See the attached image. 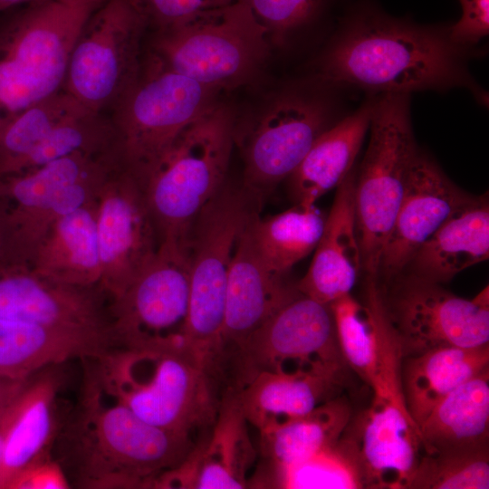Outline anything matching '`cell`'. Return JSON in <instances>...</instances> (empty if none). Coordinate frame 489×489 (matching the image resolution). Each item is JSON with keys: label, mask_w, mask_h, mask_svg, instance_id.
I'll use <instances>...</instances> for the list:
<instances>
[{"label": "cell", "mask_w": 489, "mask_h": 489, "mask_svg": "<svg viewBox=\"0 0 489 489\" xmlns=\"http://www.w3.org/2000/svg\"><path fill=\"white\" fill-rule=\"evenodd\" d=\"M466 53L449 40L447 27L420 25L363 5L347 14L318 73L326 83L377 95L465 87L484 101L465 66Z\"/></svg>", "instance_id": "6da1fadb"}, {"label": "cell", "mask_w": 489, "mask_h": 489, "mask_svg": "<svg viewBox=\"0 0 489 489\" xmlns=\"http://www.w3.org/2000/svg\"><path fill=\"white\" fill-rule=\"evenodd\" d=\"M84 361L78 403L54 440L56 460L78 488H152L196 441L149 424L116 401L105 404L92 360Z\"/></svg>", "instance_id": "7a4b0ae2"}, {"label": "cell", "mask_w": 489, "mask_h": 489, "mask_svg": "<svg viewBox=\"0 0 489 489\" xmlns=\"http://www.w3.org/2000/svg\"><path fill=\"white\" fill-rule=\"evenodd\" d=\"M92 365L104 394L149 424L197 442L216 419L223 391L186 351L115 348Z\"/></svg>", "instance_id": "3957f363"}, {"label": "cell", "mask_w": 489, "mask_h": 489, "mask_svg": "<svg viewBox=\"0 0 489 489\" xmlns=\"http://www.w3.org/2000/svg\"><path fill=\"white\" fill-rule=\"evenodd\" d=\"M259 201L242 187H225L191 222L189 308L186 350L208 372L219 370L226 285L237 240Z\"/></svg>", "instance_id": "277c9868"}, {"label": "cell", "mask_w": 489, "mask_h": 489, "mask_svg": "<svg viewBox=\"0 0 489 489\" xmlns=\"http://www.w3.org/2000/svg\"><path fill=\"white\" fill-rule=\"evenodd\" d=\"M235 137L234 112L218 102L178 135L139 182L160 242L185 238L225 185Z\"/></svg>", "instance_id": "5b68a950"}, {"label": "cell", "mask_w": 489, "mask_h": 489, "mask_svg": "<svg viewBox=\"0 0 489 489\" xmlns=\"http://www.w3.org/2000/svg\"><path fill=\"white\" fill-rule=\"evenodd\" d=\"M410 94L378 95L370 139L356 177L354 204L362 269L376 278L386 240L418 152L410 120Z\"/></svg>", "instance_id": "8992f818"}, {"label": "cell", "mask_w": 489, "mask_h": 489, "mask_svg": "<svg viewBox=\"0 0 489 489\" xmlns=\"http://www.w3.org/2000/svg\"><path fill=\"white\" fill-rule=\"evenodd\" d=\"M270 41L244 0L159 30L153 49L167 68L218 90L251 81Z\"/></svg>", "instance_id": "52a82bcc"}, {"label": "cell", "mask_w": 489, "mask_h": 489, "mask_svg": "<svg viewBox=\"0 0 489 489\" xmlns=\"http://www.w3.org/2000/svg\"><path fill=\"white\" fill-rule=\"evenodd\" d=\"M218 92L155 58L120 99L113 127L120 165L141 182L178 135L218 103Z\"/></svg>", "instance_id": "ba28073f"}, {"label": "cell", "mask_w": 489, "mask_h": 489, "mask_svg": "<svg viewBox=\"0 0 489 489\" xmlns=\"http://www.w3.org/2000/svg\"><path fill=\"white\" fill-rule=\"evenodd\" d=\"M189 255L186 238H166L126 288L110 299L116 348L186 350L189 308Z\"/></svg>", "instance_id": "9c48e42d"}, {"label": "cell", "mask_w": 489, "mask_h": 489, "mask_svg": "<svg viewBox=\"0 0 489 489\" xmlns=\"http://www.w3.org/2000/svg\"><path fill=\"white\" fill-rule=\"evenodd\" d=\"M389 280L395 282L385 289L377 285L402 359L441 347L489 344L488 286L466 300L414 273Z\"/></svg>", "instance_id": "30bf717a"}, {"label": "cell", "mask_w": 489, "mask_h": 489, "mask_svg": "<svg viewBox=\"0 0 489 489\" xmlns=\"http://www.w3.org/2000/svg\"><path fill=\"white\" fill-rule=\"evenodd\" d=\"M348 366L330 305L299 290L251 335L231 366L227 389L238 390L264 371Z\"/></svg>", "instance_id": "8fae6325"}, {"label": "cell", "mask_w": 489, "mask_h": 489, "mask_svg": "<svg viewBox=\"0 0 489 489\" xmlns=\"http://www.w3.org/2000/svg\"><path fill=\"white\" fill-rule=\"evenodd\" d=\"M145 25L132 0H105L72 50L62 90L98 113L121 99L138 78Z\"/></svg>", "instance_id": "7c38bea8"}, {"label": "cell", "mask_w": 489, "mask_h": 489, "mask_svg": "<svg viewBox=\"0 0 489 489\" xmlns=\"http://www.w3.org/2000/svg\"><path fill=\"white\" fill-rule=\"evenodd\" d=\"M330 116L328 103L319 97L298 91L276 96L243 139L242 187L261 201L296 169L329 128Z\"/></svg>", "instance_id": "4fadbf2b"}, {"label": "cell", "mask_w": 489, "mask_h": 489, "mask_svg": "<svg viewBox=\"0 0 489 489\" xmlns=\"http://www.w3.org/2000/svg\"><path fill=\"white\" fill-rule=\"evenodd\" d=\"M96 225L100 286L111 299L151 260L160 244L143 188L120 165L101 188Z\"/></svg>", "instance_id": "5bb4252c"}, {"label": "cell", "mask_w": 489, "mask_h": 489, "mask_svg": "<svg viewBox=\"0 0 489 489\" xmlns=\"http://www.w3.org/2000/svg\"><path fill=\"white\" fill-rule=\"evenodd\" d=\"M105 0H34L4 58L40 101L62 89L72 50Z\"/></svg>", "instance_id": "9a60e30c"}, {"label": "cell", "mask_w": 489, "mask_h": 489, "mask_svg": "<svg viewBox=\"0 0 489 489\" xmlns=\"http://www.w3.org/2000/svg\"><path fill=\"white\" fill-rule=\"evenodd\" d=\"M109 296L99 287L64 284L26 265L0 270V319L111 333ZM113 337V336H112Z\"/></svg>", "instance_id": "2e32d148"}, {"label": "cell", "mask_w": 489, "mask_h": 489, "mask_svg": "<svg viewBox=\"0 0 489 489\" xmlns=\"http://www.w3.org/2000/svg\"><path fill=\"white\" fill-rule=\"evenodd\" d=\"M341 355L373 390L404 406L400 386L402 357L385 316L377 282L369 278L363 302L350 293L330 304Z\"/></svg>", "instance_id": "e0dca14e"}, {"label": "cell", "mask_w": 489, "mask_h": 489, "mask_svg": "<svg viewBox=\"0 0 489 489\" xmlns=\"http://www.w3.org/2000/svg\"><path fill=\"white\" fill-rule=\"evenodd\" d=\"M253 215L237 240L227 279L222 333L225 388L234 360L251 335L298 292L296 283L271 270L260 255L251 227Z\"/></svg>", "instance_id": "ac0fdd59"}, {"label": "cell", "mask_w": 489, "mask_h": 489, "mask_svg": "<svg viewBox=\"0 0 489 489\" xmlns=\"http://www.w3.org/2000/svg\"><path fill=\"white\" fill-rule=\"evenodd\" d=\"M236 390L221 398L211 428L177 466L159 475L153 488L241 489L256 458Z\"/></svg>", "instance_id": "d6986e66"}, {"label": "cell", "mask_w": 489, "mask_h": 489, "mask_svg": "<svg viewBox=\"0 0 489 489\" xmlns=\"http://www.w3.org/2000/svg\"><path fill=\"white\" fill-rule=\"evenodd\" d=\"M344 432L355 446L364 488L408 489L424 448L405 408L374 395Z\"/></svg>", "instance_id": "ffe728a7"}, {"label": "cell", "mask_w": 489, "mask_h": 489, "mask_svg": "<svg viewBox=\"0 0 489 489\" xmlns=\"http://www.w3.org/2000/svg\"><path fill=\"white\" fill-rule=\"evenodd\" d=\"M471 197L418 150L382 250L378 274L388 281L403 273L421 245Z\"/></svg>", "instance_id": "44dd1931"}, {"label": "cell", "mask_w": 489, "mask_h": 489, "mask_svg": "<svg viewBox=\"0 0 489 489\" xmlns=\"http://www.w3.org/2000/svg\"><path fill=\"white\" fill-rule=\"evenodd\" d=\"M60 365L46 367L26 379L0 410L4 449L0 489L34 460L51 451L60 429L57 396L62 384Z\"/></svg>", "instance_id": "7402d4cb"}, {"label": "cell", "mask_w": 489, "mask_h": 489, "mask_svg": "<svg viewBox=\"0 0 489 489\" xmlns=\"http://www.w3.org/2000/svg\"><path fill=\"white\" fill-rule=\"evenodd\" d=\"M355 182L352 169L336 187L312 261L296 283L302 294L323 304L330 305L350 293L362 268L355 219Z\"/></svg>", "instance_id": "603a6c76"}, {"label": "cell", "mask_w": 489, "mask_h": 489, "mask_svg": "<svg viewBox=\"0 0 489 489\" xmlns=\"http://www.w3.org/2000/svg\"><path fill=\"white\" fill-rule=\"evenodd\" d=\"M348 369L336 366L289 373L264 371L236 394L249 425L260 432L340 396Z\"/></svg>", "instance_id": "cb8c5ba5"}, {"label": "cell", "mask_w": 489, "mask_h": 489, "mask_svg": "<svg viewBox=\"0 0 489 489\" xmlns=\"http://www.w3.org/2000/svg\"><path fill=\"white\" fill-rule=\"evenodd\" d=\"M115 348L110 333L0 319V375L25 380L72 360H97Z\"/></svg>", "instance_id": "d4e9b609"}, {"label": "cell", "mask_w": 489, "mask_h": 489, "mask_svg": "<svg viewBox=\"0 0 489 489\" xmlns=\"http://www.w3.org/2000/svg\"><path fill=\"white\" fill-rule=\"evenodd\" d=\"M115 159L113 152H77L1 179L0 204L12 239L21 241L30 236L62 188Z\"/></svg>", "instance_id": "484cf974"}, {"label": "cell", "mask_w": 489, "mask_h": 489, "mask_svg": "<svg viewBox=\"0 0 489 489\" xmlns=\"http://www.w3.org/2000/svg\"><path fill=\"white\" fill-rule=\"evenodd\" d=\"M488 257V199L472 197L421 245L408 267L411 273L442 283Z\"/></svg>", "instance_id": "4316f807"}, {"label": "cell", "mask_w": 489, "mask_h": 489, "mask_svg": "<svg viewBox=\"0 0 489 489\" xmlns=\"http://www.w3.org/2000/svg\"><path fill=\"white\" fill-rule=\"evenodd\" d=\"M97 201L98 197L53 224L29 263L34 273L64 284L101 287Z\"/></svg>", "instance_id": "83f0119b"}, {"label": "cell", "mask_w": 489, "mask_h": 489, "mask_svg": "<svg viewBox=\"0 0 489 489\" xmlns=\"http://www.w3.org/2000/svg\"><path fill=\"white\" fill-rule=\"evenodd\" d=\"M377 96L368 99L354 112L329 127L316 139L288 177L294 203L315 205L352 170L369 128Z\"/></svg>", "instance_id": "f1b7e54d"}, {"label": "cell", "mask_w": 489, "mask_h": 489, "mask_svg": "<svg viewBox=\"0 0 489 489\" xmlns=\"http://www.w3.org/2000/svg\"><path fill=\"white\" fill-rule=\"evenodd\" d=\"M489 368V344L448 346L402 359L400 386L405 408L417 427L452 391Z\"/></svg>", "instance_id": "f546056e"}, {"label": "cell", "mask_w": 489, "mask_h": 489, "mask_svg": "<svg viewBox=\"0 0 489 489\" xmlns=\"http://www.w3.org/2000/svg\"><path fill=\"white\" fill-rule=\"evenodd\" d=\"M418 430L424 453L488 447L489 368L440 401Z\"/></svg>", "instance_id": "4dcf8cb0"}, {"label": "cell", "mask_w": 489, "mask_h": 489, "mask_svg": "<svg viewBox=\"0 0 489 489\" xmlns=\"http://www.w3.org/2000/svg\"><path fill=\"white\" fill-rule=\"evenodd\" d=\"M352 417L340 396L312 411L259 432V451L271 471L294 465L335 443Z\"/></svg>", "instance_id": "1f68e13d"}, {"label": "cell", "mask_w": 489, "mask_h": 489, "mask_svg": "<svg viewBox=\"0 0 489 489\" xmlns=\"http://www.w3.org/2000/svg\"><path fill=\"white\" fill-rule=\"evenodd\" d=\"M325 217L315 205L294 203L291 208L251 219L256 248L267 266L286 275L298 262L314 251L323 231Z\"/></svg>", "instance_id": "d6a6232c"}, {"label": "cell", "mask_w": 489, "mask_h": 489, "mask_svg": "<svg viewBox=\"0 0 489 489\" xmlns=\"http://www.w3.org/2000/svg\"><path fill=\"white\" fill-rule=\"evenodd\" d=\"M267 473L271 487L364 489L357 451L345 432L306 459Z\"/></svg>", "instance_id": "836d02e7"}, {"label": "cell", "mask_w": 489, "mask_h": 489, "mask_svg": "<svg viewBox=\"0 0 489 489\" xmlns=\"http://www.w3.org/2000/svg\"><path fill=\"white\" fill-rule=\"evenodd\" d=\"M77 152H115L114 130L98 112L82 110L54 126L6 175L24 172Z\"/></svg>", "instance_id": "e575fe53"}, {"label": "cell", "mask_w": 489, "mask_h": 489, "mask_svg": "<svg viewBox=\"0 0 489 489\" xmlns=\"http://www.w3.org/2000/svg\"><path fill=\"white\" fill-rule=\"evenodd\" d=\"M84 109L62 89L16 115L0 133V174L6 175L59 122Z\"/></svg>", "instance_id": "d590c367"}, {"label": "cell", "mask_w": 489, "mask_h": 489, "mask_svg": "<svg viewBox=\"0 0 489 489\" xmlns=\"http://www.w3.org/2000/svg\"><path fill=\"white\" fill-rule=\"evenodd\" d=\"M488 447L424 453L408 489H487Z\"/></svg>", "instance_id": "8d00e7d4"}, {"label": "cell", "mask_w": 489, "mask_h": 489, "mask_svg": "<svg viewBox=\"0 0 489 489\" xmlns=\"http://www.w3.org/2000/svg\"><path fill=\"white\" fill-rule=\"evenodd\" d=\"M269 40L281 44L312 22L329 0H244Z\"/></svg>", "instance_id": "74e56055"}, {"label": "cell", "mask_w": 489, "mask_h": 489, "mask_svg": "<svg viewBox=\"0 0 489 489\" xmlns=\"http://www.w3.org/2000/svg\"><path fill=\"white\" fill-rule=\"evenodd\" d=\"M235 1L237 0H132L147 24H152L159 30L187 22Z\"/></svg>", "instance_id": "f35d334b"}, {"label": "cell", "mask_w": 489, "mask_h": 489, "mask_svg": "<svg viewBox=\"0 0 489 489\" xmlns=\"http://www.w3.org/2000/svg\"><path fill=\"white\" fill-rule=\"evenodd\" d=\"M460 19L447 27L449 40L468 51L489 34V0H458Z\"/></svg>", "instance_id": "ab89813d"}, {"label": "cell", "mask_w": 489, "mask_h": 489, "mask_svg": "<svg viewBox=\"0 0 489 489\" xmlns=\"http://www.w3.org/2000/svg\"><path fill=\"white\" fill-rule=\"evenodd\" d=\"M71 484L60 463L48 451L20 471L6 489H67Z\"/></svg>", "instance_id": "60d3db41"}, {"label": "cell", "mask_w": 489, "mask_h": 489, "mask_svg": "<svg viewBox=\"0 0 489 489\" xmlns=\"http://www.w3.org/2000/svg\"><path fill=\"white\" fill-rule=\"evenodd\" d=\"M11 244L5 213L0 204V270L11 265Z\"/></svg>", "instance_id": "b9f144b4"}, {"label": "cell", "mask_w": 489, "mask_h": 489, "mask_svg": "<svg viewBox=\"0 0 489 489\" xmlns=\"http://www.w3.org/2000/svg\"><path fill=\"white\" fill-rule=\"evenodd\" d=\"M25 380L12 379L0 375V409L17 394Z\"/></svg>", "instance_id": "7bdbcfd3"}, {"label": "cell", "mask_w": 489, "mask_h": 489, "mask_svg": "<svg viewBox=\"0 0 489 489\" xmlns=\"http://www.w3.org/2000/svg\"><path fill=\"white\" fill-rule=\"evenodd\" d=\"M27 1H34V0H0V8L13 5L14 4H19L22 2H27Z\"/></svg>", "instance_id": "ee69618b"}, {"label": "cell", "mask_w": 489, "mask_h": 489, "mask_svg": "<svg viewBox=\"0 0 489 489\" xmlns=\"http://www.w3.org/2000/svg\"><path fill=\"white\" fill-rule=\"evenodd\" d=\"M3 449H4V437H3V431H2L1 423H0V464H1L2 455H3Z\"/></svg>", "instance_id": "f6af8a7d"}]
</instances>
